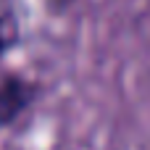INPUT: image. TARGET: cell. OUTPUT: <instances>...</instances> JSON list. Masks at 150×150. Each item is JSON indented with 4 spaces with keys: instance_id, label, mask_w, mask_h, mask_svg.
<instances>
[{
    "instance_id": "7a4b0ae2",
    "label": "cell",
    "mask_w": 150,
    "mask_h": 150,
    "mask_svg": "<svg viewBox=\"0 0 150 150\" xmlns=\"http://www.w3.org/2000/svg\"><path fill=\"white\" fill-rule=\"evenodd\" d=\"M16 45V40H13V34H8L5 32V24H3V16H0V58L8 53V47H13Z\"/></svg>"
},
{
    "instance_id": "6da1fadb",
    "label": "cell",
    "mask_w": 150,
    "mask_h": 150,
    "mask_svg": "<svg viewBox=\"0 0 150 150\" xmlns=\"http://www.w3.org/2000/svg\"><path fill=\"white\" fill-rule=\"evenodd\" d=\"M37 98V84L24 79V76H16V74H8L0 79V127H8L13 124Z\"/></svg>"
},
{
    "instance_id": "3957f363",
    "label": "cell",
    "mask_w": 150,
    "mask_h": 150,
    "mask_svg": "<svg viewBox=\"0 0 150 150\" xmlns=\"http://www.w3.org/2000/svg\"><path fill=\"white\" fill-rule=\"evenodd\" d=\"M71 3H74V0H47L50 11H66V8H69Z\"/></svg>"
}]
</instances>
